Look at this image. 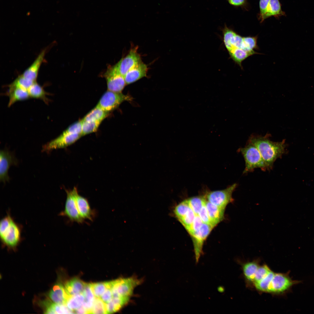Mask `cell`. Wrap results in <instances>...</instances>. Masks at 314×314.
I'll return each instance as SVG.
<instances>
[{"instance_id": "cell-1", "label": "cell", "mask_w": 314, "mask_h": 314, "mask_svg": "<svg viewBox=\"0 0 314 314\" xmlns=\"http://www.w3.org/2000/svg\"><path fill=\"white\" fill-rule=\"evenodd\" d=\"M223 42L230 57L242 68V62L249 57L259 54L258 37L242 36L225 25L222 30Z\"/></svg>"}, {"instance_id": "cell-8", "label": "cell", "mask_w": 314, "mask_h": 314, "mask_svg": "<svg viewBox=\"0 0 314 314\" xmlns=\"http://www.w3.org/2000/svg\"><path fill=\"white\" fill-rule=\"evenodd\" d=\"M137 50V47L131 49L127 55L115 65L109 66L110 68L114 72L124 76L130 69L142 61Z\"/></svg>"}, {"instance_id": "cell-7", "label": "cell", "mask_w": 314, "mask_h": 314, "mask_svg": "<svg viewBox=\"0 0 314 314\" xmlns=\"http://www.w3.org/2000/svg\"><path fill=\"white\" fill-rule=\"evenodd\" d=\"M259 8L258 19L261 23L271 17L278 19L286 15L282 10L279 0H260Z\"/></svg>"}, {"instance_id": "cell-3", "label": "cell", "mask_w": 314, "mask_h": 314, "mask_svg": "<svg viewBox=\"0 0 314 314\" xmlns=\"http://www.w3.org/2000/svg\"><path fill=\"white\" fill-rule=\"evenodd\" d=\"M0 238L1 242L8 247L16 248L21 240V229L8 214L0 222Z\"/></svg>"}, {"instance_id": "cell-16", "label": "cell", "mask_w": 314, "mask_h": 314, "mask_svg": "<svg viewBox=\"0 0 314 314\" xmlns=\"http://www.w3.org/2000/svg\"><path fill=\"white\" fill-rule=\"evenodd\" d=\"M47 51V49H44L40 53L32 64L24 72L22 76L33 82L36 81L39 70Z\"/></svg>"}, {"instance_id": "cell-29", "label": "cell", "mask_w": 314, "mask_h": 314, "mask_svg": "<svg viewBox=\"0 0 314 314\" xmlns=\"http://www.w3.org/2000/svg\"><path fill=\"white\" fill-rule=\"evenodd\" d=\"M34 82L27 79L21 75L10 84L8 87L9 88H16L28 90Z\"/></svg>"}, {"instance_id": "cell-13", "label": "cell", "mask_w": 314, "mask_h": 314, "mask_svg": "<svg viewBox=\"0 0 314 314\" xmlns=\"http://www.w3.org/2000/svg\"><path fill=\"white\" fill-rule=\"evenodd\" d=\"M17 163L16 159L13 154L6 150H1L0 152V180L5 183L8 181L9 177L8 174L9 169L12 165Z\"/></svg>"}, {"instance_id": "cell-24", "label": "cell", "mask_w": 314, "mask_h": 314, "mask_svg": "<svg viewBox=\"0 0 314 314\" xmlns=\"http://www.w3.org/2000/svg\"><path fill=\"white\" fill-rule=\"evenodd\" d=\"M47 305L45 313L47 314L74 313L73 311L69 309L65 304H58L54 303H46Z\"/></svg>"}, {"instance_id": "cell-23", "label": "cell", "mask_w": 314, "mask_h": 314, "mask_svg": "<svg viewBox=\"0 0 314 314\" xmlns=\"http://www.w3.org/2000/svg\"><path fill=\"white\" fill-rule=\"evenodd\" d=\"M28 91L30 97L40 99L46 103L48 102L46 95L49 94L36 81L33 83Z\"/></svg>"}, {"instance_id": "cell-35", "label": "cell", "mask_w": 314, "mask_h": 314, "mask_svg": "<svg viewBox=\"0 0 314 314\" xmlns=\"http://www.w3.org/2000/svg\"><path fill=\"white\" fill-rule=\"evenodd\" d=\"M271 270L266 265L260 266L256 272L253 281L254 284L263 279Z\"/></svg>"}, {"instance_id": "cell-18", "label": "cell", "mask_w": 314, "mask_h": 314, "mask_svg": "<svg viewBox=\"0 0 314 314\" xmlns=\"http://www.w3.org/2000/svg\"><path fill=\"white\" fill-rule=\"evenodd\" d=\"M49 296L53 302L58 304H65L70 297L65 287L60 284H55L49 293Z\"/></svg>"}, {"instance_id": "cell-34", "label": "cell", "mask_w": 314, "mask_h": 314, "mask_svg": "<svg viewBox=\"0 0 314 314\" xmlns=\"http://www.w3.org/2000/svg\"><path fill=\"white\" fill-rule=\"evenodd\" d=\"M195 215L192 210L190 208L186 214L179 220L188 231L190 228Z\"/></svg>"}, {"instance_id": "cell-37", "label": "cell", "mask_w": 314, "mask_h": 314, "mask_svg": "<svg viewBox=\"0 0 314 314\" xmlns=\"http://www.w3.org/2000/svg\"><path fill=\"white\" fill-rule=\"evenodd\" d=\"M82 120L77 122L69 126L63 132L64 133L80 134L82 132Z\"/></svg>"}, {"instance_id": "cell-33", "label": "cell", "mask_w": 314, "mask_h": 314, "mask_svg": "<svg viewBox=\"0 0 314 314\" xmlns=\"http://www.w3.org/2000/svg\"><path fill=\"white\" fill-rule=\"evenodd\" d=\"M91 285L95 297L97 298H100L109 287V282L93 283Z\"/></svg>"}, {"instance_id": "cell-12", "label": "cell", "mask_w": 314, "mask_h": 314, "mask_svg": "<svg viewBox=\"0 0 314 314\" xmlns=\"http://www.w3.org/2000/svg\"><path fill=\"white\" fill-rule=\"evenodd\" d=\"M104 76L106 80L108 90L121 92L126 85L124 76L114 72L109 67Z\"/></svg>"}, {"instance_id": "cell-5", "label": "cell", "mask_w": 314, "mask_h": 314, "mask_svg": "<svg viewBox=\"0 0 314 314\" xmlns=\"http://www.w3.org/2000/svg\"><path fill=\"white\" fill-rule=\"evenodd\" d=\"M67 198L64 210L60 212V216L67 217L72 222L82 224L84 222L78 210L76 203V197L78 194L77 188L74 187L72 190H65Z\"/></svg>"}, {"instance_id": "cell-31", "label": "cell", "mask_w": 314, "mask_h": 314, "mask_svg": "<svg viewBox=\"0 0 314 314\" xmlns=\"http://www.w3.org/2000/svg\"><path fill=\"white\" fill-rule=\"evenodd\" d=\"M82 135L95 132L97 130L102 121H86L82 119Z\"/></svg>"}, {"instance_id": "cell-20", "label": "cell", "mask_w": 314, "mask_h": 314, "mask_svg": "<svg viewBox=\"0 0 314 314\" xmlns=\"http://www.w3.org/2000/svg\"><path fill=\"white\" fill-rule=\"evenodd\" d=\"M6 94L9 98L8 107L17 101L27 99L30 97L27 90L16 88H9Z\"/></svg>"}, {"instance_id": "cell-32", "label": "cell", "mask_w": 314, "mask_h": 314, "mask_svg": "<svg viewBox=\"0 0 314 314\" xmlns=\"http://www.w3.org/2000/svg\"><path fill=\"white\" fill-rule=\"evenodd\" d=\"M190 208L185 200L176 206L174 208V212L176 218L179 220L186 214Z\"/></svg>"}, {"instance_id": "cell-30", "label": "cell", "mask_w": 314, "mask_h": 314, "mask_svg": "<svg viewBox=\"0 0 314 314\" xmlns=\"http://www.w3.org/2000/svg\"><path fill=\"white\" fill-rule=\"evenodd\" d=\"M275 272L271 270L263 279L254 284L258 290L267 292L271 282L273 279Z\"/></svg>"}, {"instance_id": "cell-9", "label": "cell", "mask_w": 314, "mask_h": 314, "mask_svg": "<svg viewBox=\"0 0 314 314\" xmlns=\"http://www.w3.org/2000/svg\"><path fill=\"white\" fill-rule=\"evenodd\" d=\"M237 186V184L234 183L224 190L209 192L206 195L207 201L225 209L226 206L233 201L232 195Z\"/></svg>"}, {"instance_id": "cell-22", "label": "cell", "mask_w": 314, "mask_h": 314, "mask_svg": "<svg viewBox=\"0 0 314 314\" xmlns=\"http://www.w3.org/2000/svg\"><path fill=\"white\" fill-rule=\"evenodd\" d=\"M82 293L85 297V300L82 306L87 311L88 313H91L95 298L91 283H86Z\"/></svg>"}, {"instance_id": "cell-2", "label": "cell", "mask_w": 314, "mask_h": 314, "mask_svg": "<svg viewBox=\"0 0 314 314\" xmlns=\"http://www.w3.org/2000/svg\"><path fill=\"white\" fill-rule=\"evenodd\" d=\"M268 135L264 136L251 135L249 142L255 146L260 152L267 166L270 170L278 158H281L286 152V144L285 140L274 142L269 138Z\"/></svg>"}, {"instance_id": "cell-11", "label": "cell", "mask_w": 314, "mask_h": 314, "mask_svg": "<svg viewBox=\"0 0 314 314\" xmlns=\"http://www.w3.org/2000/svg\"><path fill=\"white\" fill-rule=\"evenodd\" d=\"M82 136L80 134L62 133L58 137L44 144L42 147V151L49 152L54 149L65 147L74 143Z\"/></svg>"}, {"instance_id": "cell-25", "label": "cell", "mask_w": 314, "mask_h": 314, "mask_svg": "<svg viewBox=\"0 0 314 314\" xmlns=\"http://www.w3.org/2000/svg\"><path fill=\"white\" fill-rule=\"evenodd\" d=\"M108 113L96 106L82 120L86 121H102L108 116Z\"/></svg>"}, {"instance_id": "cell-40", "label": "cell", "mask_w": 314, "mask_h": 314, "mask_svg": "<svg viewBox=\"0 0 314 314\" xmlns=\"http://www.w3.org/2000/svg\"><path fill=\"white\" fill-rule=\"evenodd\" d=\"M113 298V294L110 286L108 288L100 298L105 304H106L109 302Z\"/></svg>"}, {"instance_id": "cell-10", "label": "cell", "mask_w": 314, "mask_h": 314, "mask_svg": "<svg viewBox=\"0 0 314 314\" xmlns=\"http://www.w3.org/2000/svg\"><path fill=\"white\" fill-rule=\"evenodd\" d=\"M301 282L292 280L288 274L275 273L267 292L282 293L290 290L293 286Z\"/></svg>"}, {"instance_id": "cell-42", "label": "cell", "mask_w": 314, "mask_h": 314, "mask_svg": "<svg viewBox=\"0 0 314 314\" xmlns=\"http://www.w3.org/2000/svg\"><path fill=\"white\" fill-rule=\"evenodd\" d=\"M74 312V313H88L87 311L82 306L76 310Z\"/></svg>"}, {"instance_id": "cell-36", "label": "cell", "mask_w": 314, "mask_h": 314, "mask_svg": "<svg viewBox=\"0 0 314 314\" xmlns=\"http://www.w3.org/2000/svg\"><path fill=\"white\" fill-rule=\"evenodd\" d=\"M91 313L106 314V304L100 298H95Z\"/></svg>"}, {"instance_id": "cell-41", "label": "cell", "mask_w": 314, "mask_h": 314, "mask_svg": "<svg viewBox=\"0 0 314 314\" xmlns=\"http://www.w3.org/2000/svg\"><path fill=\"white\" fill-rule=\"evenodd\" d=\"M229 3L235 7H242L245 6L247 3V0H228Z\"/></svg>"}, {"instance_id": "cell-21", "label": "cell", "mask_w": 314, "mask_h": 314, "mask_svg": "<svg viewBox=\"0 0 314 314\" xmlns=\"http://www.w3.org/2000/svg\"><path fill=\"white\" fill-rule=\"evenodd\" d=\"M86 283L77 278H74L68 281L65 284V290L69 296L82 293Z\"/></svg>"}, {"instance_id": "cell-15", "label": "cell", "mask_w": 314, "mask_h": 314, "mask_svg": "<svg viewBox=\"0 0 314 314\" xmlns=\"http://www.w3.org/2000/svg\"><path fill=\"white\" fill-rule=\"evenodd\" d=\"M148 69L147 65L142 61L138 63L124 76L126 85L131 84L146 77Z\"/></svg>"}, {"instance_id": "cell-28", "label": "cell", "mask_w": 314, "mask_h": 314, "mask_svg": "<svg viewBox=\"0 0 314 314\" xmlns=\"http://www.w3.org/2000/svg\"><path fill=\"white\" fill-rule=\"evenodd\" d=\"M190 208L196 215H198L200 210L205 203V198L200 196L193 197L186 199Z\"/></svg>"}, {"instance_id": "cell-19", "label": "cell", "mask_w": 314, "mask_h": 314, "mask_svg": "<svg viewBox=\"0 0 314 314\" xmlns=\"http://www.w3.org/2000/svg\"><path fill=\"white\" fill-rule=\"evenodd\" d=\"M205 206L207 211L213 227L224 219V210L222 209L206 200Z\"/></svg>"}, {"instance_id": "cell-26", "label": "cell", "mask_w": 314, "mask_h": 314, "mask_svg": "<svg viewBox=\"0 0 314 314\" xmlns=\"http://www.w3.org/2000/svg\"><path fill=\"white\" fill-rule=\"evenodd\" d=\"M260 265L255 261L245 263L242 266L244 274L246 278L253 282L255 274Z\"/></svg>"}, {"instance_id": "cell-27", "label": "cell", "mask_w": 314, "mask_h": 314, "mask_svg": "<svg viewBox=\"0 0 314 314\" xmlns=\"http://www.w3.org/2000/svg\"><path fill=\"white\" fill-rule=\"evenodd\" d=\"M84 300V296L82 293L70 296L65 304L69 309L74 312L82 306Z\"/></svg>"}, {"instance_id": "cell-38", "label": "cell", "mask_w": 314, "mask_h": 314, "mask_svg": "<svg viewBox=\"0 0 314 314\" xmlns=\"http://www.w3.org/2000/svg\"><path fill=\"white\" fill-rule=\"evenodd\" d=\"M203 223L201 219L198 215H195L190 228L188 231L191 236L198 230Z\"/></svg>"}, {"instance_id": "cell-4", "label": "cell", "mask_w": 314, "mask_h": 314, "mask_svg": "<svg viewBox=\"0 0 314 314\" xmlns=\"http://www.w3.org/2000/svg\"><path fill=\"white\" fill-rule=\"evenodd\" d=\"M239 150L245 161L243 174L251 172L257 168H260L263 170H267L260 152L254 144L248 142L245 147Z\"/></svg>"}, {"instance_id": "cell-14", "label": "cell", "mask_w": 314, "mask_h": 314, "mask_svg": "<svg viewBox=\"0 0 314 314\" xmlns=\"http://www.w3.org/2000/svg\"><path fill=\"white\" fill-rule=\"evenodd\" d=\"M213 227L203 223L199 229L191 236L196 253L199 254L203 243Z\"/></svg>"}, {"instance_id": "cell-6", "label": "cell", "mask_w": 314, "mask_h": 314, "mask_svg": "<svg viewBox=\"0 0 314 314\" xmlns=\"http://www.w3.org/2000/svg\"><path fill=\"white\" fill-rule=\"evenodd\" d=\"M130 96L107 90L103 94L96 106L109 113L117 108L123 102L130 101Z\"/></svg>"}, {"instance_id": "cell-39", "label": "cell", "mask_w": 314, "mask_h": 314, "mask_svg": "<svg viewBox=\"0 0 314 314\" xmlns=\"http://www.w3.org/2000/svg\"><path fill=\"white\" fill-rule=\"evenodd\" d=\"M203 223L209 225L214 228L212 226L207 210L205 204L203 206L198 214Z\"/></svg>"}, {"instance_id": "cell-17", "label": "cell", "mask_w": 314, "mask_h": 314, "mask_svg": "<svg viewBox=\"0 0 314 314\" xmlns=\"http://www.w3.org/2000/svg\"><path fill=\"white\" fill-rule=\"evenodd\" d=\"M76 203L81 217L84 220L92 221L95 216V212L91 209L88 200L78 194L76 197Z\"/></svg>"}]
</instances>
